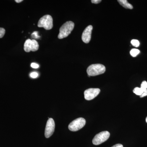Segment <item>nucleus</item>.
I'll use <instances>...</instances> for the list:
<instances>
[{
	"instance_id": "23",
	"label": "nucleus",
	"mask_w": 147,
	"mask_h": 147,
	"mask_svg": "<svg viewBox=\"0 0 147 147\" xmlns=\"http://www.w3.org/2000/svg\"><path fill=\"white\" fill-rule=\"evenodd\" d=\"M146 123H147V117L146 118Z\"/></svg>"
},
{
	"instance_id": "5",
	"label": "nucleus",
	"mask_w": 147,
	"mask_h": 147,
	"mask_svg": "<svg viewBox=\"0 0 147 147\" xmlns=\"http://www.w3.org/2000/svg\"><path fill=\"white\" fill-rule=\"evenodd\" d=\"M110 136L108 131H103L96 134L93 139L92 143L95 145H100L107 141Z\"/></svg>"
},
{
	"instance_id": "13",
	"label": "nucleus",
	"mask_w": 147,
	"mask_h": 147,
	"mask_svg": "<svg viewBox=\"0 0 147 147\" xmlns=\"http://www.w3.org/2000/svg\"><path fill=\"white\" fill-rule=\"evenodd\" d=\"M131 43L133 46L135 47H138L140 45V42H139V40H131Z\"/></svg>"
},
{
	"instance_id": "8",
	"label": "nucleus",
	"mask_w": 147,
	"mask_h": 147,
	"mask_svg": "<svg viewBox=\"0 0 147 147\" xmlns=\"http://www.w3.org/2000/svg\"><path fill=\"white\" fill-rule=\"evenodd\" d=\"M100 92L98 88L88 89L84 92V97L86 100H91L97 96Z\"/></svg>"
},
{
	"instance_id": "6",
	"label": "nucleus",
	"mask_w": 147,
	"mask_h": 147,
	"mask_svg": "<svg viewBox=\"0 0 147 147\" xmlns=\"http://www.w3.org/2000/svg\"><path fill=\"white\" fill-rule=\"evenodd\" d=\"M39 44L36 40L34 39H27L25 41L24 45V50L25 52L29 53L30 51L35 52L38 50Z\"/></svg>"
},
{
	"instance_id": "22",
	"label": "nucleus",
	"mask_w": 147,
	"mask_h": 147,
	"mask_svg": "<svg viewBox=\"0 0 147 147\" xmlns=\"http://www.w3.org/2000/svg\"><path fill=\"white\" fill-rule=\"evenodd\" d=\"M23 1V0H16L15 1H16V3H19Z\"/></svg>"
},
{
	"instance_id": "2",
	"label": "nucleus",
	"mask_w": 147,
	"mask_h": 147,
	"mask_svg": "<svg viewBox=\"0 0 147 147\" xmlns=\"http://www.w3.org/2000/svg\"><path fill=\"white\" fill-rule=\"evenodd\" d=\"M105 71V66L100 64L91 65L88 67L87 72L89 76H95L103 74Z\"/></svg>"
},
{
	"instance_id": "12",
	"label": "nucleus",
	"mask_w": 147,
	"mask_h": 147,
	"mask_svg": "<svg viewBox=\"0 0 147 147\" xmlns=\"http://www.w3.org/2000/svg\"><path fill=\"white\" fill-rule=\"evenodd\" d=\"M140 53V51L138 49H132L130 52V54L132 57H136Z\"/></svg>"
},
{
	"instance_id": "10",
	"label": "nucleus",
	"mask_w": 147,
	"mask_h": 147,
	"mask_svg": "<svg viewBox=\"0 0 147 147\" xmlns=\"http://www.w3.org/2000/svg\"><path fill=\"white\" fill-rule=\"evenodd\" d=\"M118 2L123 7L126 9H132L133 6L131 4H129L126 0H118Z\"/></svg>"
},
{
	"instance_id": "18",
	"label": "nucleus",
	"mask_w": 147,
	"mask_h": 147,
	"mask_svg": "<svg viewBox=\"0 0 147 147\" xmlns=\"http://www.w3.org/2000/svg\"><path fill=\"white\" fill-rule=\"evenodd\" d=\"M31 66L32 68L36 69L39 67V65L38 64L34 63H33L31 64Z\"/></svg>"
},
{
	"instance_id": "17",
	"label": "nucleus",
	"mask_w": 147,
	"mask_h": 147,
	"mask_svg": "<svg viewBox=\"0 0 147 147\" xmlns=\"http://www.w3.org/2000/svg\"><path fill=\"white\" fill-rule=\"evenodd\" d=\"M32 36L34 38H38L40 37L38 35V32L35 31L32 34Z\"/></svg>"
},
{
	"instance_id": "19",
	"label": "nucleus",
	"mask_w": 147,
	"mask_h": 147,
	"mask_svg": "<svg viewBox=\"0 0 147 147\" xmlns=\"http://www.w3.org/2000/svg\"><path fill=\"white\" fill-rule=\"evenodd\" d=\"M147 96V88L146 90H145V91L144 92V93L142 94V95L140 96V97L142 98L145 97V96Z\"/></svg>"
},
{
	"instance_id": "1",
	"label": "nucleus",
	"mask_w": 147,
	"mask_h": 147,
	"mask_svg": "<svg viewBox=\"0 0 147 147\" xmlns=\"http://www.w3.org/2000/svg\"><path fill=\"white\" fill-rule=\"evenodd\" d=\"M74 24L71 21H67L61 27L58 35L59 39H62L68 36L74 28Z\"/></svg>"
},
{
	"instance_id": "4",
	"label": "nucleus",
	"mask_w": 147,
	"mask_h": 147,
	"mask_svg": "<svg viewBox=\"0 0 147 147\" xmlns=\"http://www.w3.org/2000/svg\"><path fill=\"white\" fill-rule=\"evenodd\" d=\"M86 123V121L83 118H79L74 120L69 124L68 128L70 131H78L83 128Z\"/></svg>"
},
{
	"instance_id": "15",
	"label": "nucleus",
	"mask_w": 147,
	"mask_h": 147,
	"mask_svg": "<svg viewBox=\"0 0 147 147\" xmlns=\"http://www.w3.org/2000/svg\"><path fill=\"white\" fill-rule=\"evenodd\" d=\"M5 30L3 28H0V38H2L5 34Z\"/></svg>"
},
{
	"instance_id": "16",
	"label": "nucleus",
	"mask_w": 147,
	"mask_h": 147,
	"mask_svg": "<svg viewBox=\"0 0 147 147\" xmlns=\"http://www.w3.org/2000/svg\"><path fill=\"white\" fill-rule=\"evenodd\" d=\"M38 76V74L37 72H32V73H30V76L32 78H33V79H35V78H36Z\"/></svg>"
},
{
	"instance_id": "20",
	"label": "nucleus",
	"mask_w": 147,
	"mask_h": 147,
	"mask_svg": "<svg viewBox=\"0 0 147 147\" xmlns=\"http://www.w3.org/2000/svg\"><path fill=\"white\" fill-rule=\"evenodd\" d=\"M91 2L93 3L98 4L101 2V0H92Z\"/></svg>"
},
{
	"instance_id": "7",
	"label": "nucleus",
	"mask_w": 147,
	"mask_h": 147,
	"mask_svg": "<svg viewBox=\"0 0 147 147\" xmlns=\"http://www.w3.org/2000/svg\"><path fill=\"white\" fill-rule=\"evenodd\" d=\"M55 123L53 119H49L45 129V136L46 138H49L53 135L55 131Z\"/></svg>"
},
{
	"instance_id": "9",
	"label": "nucleus",
	"mask_w": 147,
	"mask_h": 147,
	"mask_svg": "<svg viewBox=\"0 0 147 147\" xmlns=\"http://www.w3.org/2000/svg\"><path fill=\"white\" fill-rule=\"evenodd\" d=\"M92 26H89L84 30L82 35V40L83 42L86 43L90 42L91 38L92 32Z\"/></svg>"
},
{
	"instance_id": "11",
	"label": "nucleus",
	"mask_w": 147,
	"mask_h": 147,
	"mask_svg": "<svg viewBox=\"0 0 147 147\" xmlns=\"http://www.w3.org/2000/svg\"><path fill=\"white\" fill-rule=\"evenodd\" d=\"M133 92L135 93V94L137 95L141 96L142 94L144 93V91L142 90V89L138 87H136L133 90Z\"/></svg>"
},
{
	"instance_id": "14",
	"label": "nucleus",
	"mask_w": 147,
	"mask_h": 147,
	"mask_svg": "<svg viewBox=\"0 0 147 147\" xmlns=\"http://www.w3.org/2000/svg\"><path fill=\"white\" fill-rule=\"evenodd\" d=\"M140 88L142 89L144 92H145L147 88V82L146 81H144V82H142Z\"/></svg>"
},
{
	"instance_id": "21",
	"label": "nucleus",
	"mask_w": 147,
	"mask_h": 147,
	"mask_svg": "<svg viewBox=\"0 0 147 147\" xmlns=\"http://www.w3.org/2000/svg\"><path fill=\"white\" fill-rule=\"evenodd\" d=\"M112 147H123V146L121 144H117Z\"/></svg>"
},
{
	"instance_id": "3",
	"label": "nucleus",
	"mask_w": 147,
	"mask_h": 147,
	"mask_svg": "<svg viewBox=\"0 0 147 147\" xmlns=\"http://www.w3.org/2000/svg\"><path fill=\"white\" fill-rule=\"evenodd\" d=\"M39 28H43L46 30H50L53 28V19L49 15H45L40 18L38 24Z\"/></svg>"
}]
</instances>
